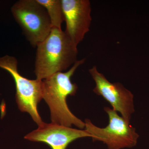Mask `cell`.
<instances>
[{"label":"cell","instance_id":"obj_1","mask_svg":"<svg viewBox=\"0 0 149 149\" xmlns=\"http://www.w3.org/2000/svg\"><path fill=\"white\" fill-rule=\"evenodd\" d=\"M85 58L77 60L65 72H57L42 80L43 99L49 108L52 123L71 127L72 125L83 129L85 123L71 112L67 104L68 96L75 95L77 86L71 78Z\"/></svg>","mask_w":149,"mask_h":149},{"label":"cell","instance_id":"obj_2","mask_svg":"<svg viewBox=\"0 0 149 149\" xmlns=\"http://www.w3.org/2000/svg\"><path fill=\"white\" fill-rule=\"evenodd\" d=\"M75 45L64 31L52 27L50 34L37 46L35 72L42 80L66 70L77 61Z\"/></svg>","mask_w":149,"mask_h":149},{"label":"cell","instance_id":"obj_3","mask_svg":"<svg viewBox=\"0 0 149 149\" xmlns=\"http://www.w3.org/2000/svg\"><path fill=\"white\" fill-rule=\"evenodd\" d=\"M11 11L32 47H37L50 33L52 27L47 11L37 0H19L14 4Z\"/></svg>","mask_w":149,"mask_h":149},{"label":"cell","instance_id":"obj_4","mask_svg":"<svg viewBox=\"0 0 149 149\" xmlns=\"http://www.w3.org/2000/svg\"><path fill=\"white\" fill-rule=\"evenodd\" d=\"M109 119L105 128H100L85 119V130L90 133L94 141H100L105 144L109 149H121L135 146L139 135L136 128L118 115L117 112L109 107L104 108Z\"/></svg>","mask_w":149,"mask_h":149},{"label":"cell","instance_id":"obj_5","mask_svg":"<svg viewBox=\"0 0 149 149\" xmlns=\"http://www.w3.org/2000/svg\"><path fill=\"white\" fill-rule=\"evenodd\" d=\"M17 60L12 56L0 57V68L13 77L16 88V101L22 112L28 113L38 126L44 123L37 110V105L43 99L42 80H29L22 76L17 69Z\"/></svg>","mask_w":149,"mask_h":149},{"label":"cell","instance_id":"obj_6","mask_svg":"<svg viewBox=\"0 0 149 149\" xmlns=\"http://www.w3.org/2000/svg\"><path fill=\"white\" fill-rule=\"evenodd\" d=\"M89 71L95 83L93 92L102 96L110 104L112 109L120 113L122 117L130 123L131 115L135 111L133 93L121 83H111L96 66Z\"/></svg>","mask_w":149,"mask_h":149},{"label":"cell","instance_id":"obj_7","mask_svg":"<svg viewBox=\"0 0 149 149\" xmlns=\"http://www.w3.org/2000/svg\"><path fill=\"white\" fill-rule=\"evenodd\" d=\"M66 24L65 34L77 45L90 31L92 18L89 0H61Z\"/></svg>","mask_w":149,"mask_h":149},{"label":"cell","instance_id":"obj_8","mask_svg":"<svg viewBox=\"0 0 149 149\" xmlns=\"http://www.w3.org/2000/svg\"><path fill=\"white\" fill-rule=\"evenodd\" d=\"M85 137L91 138L90 133L85 129H75L52 123H44L24 138L34 142L45 143L52 149H66L71 142Z\"/></svg>","mask_w":149,"mask_h":149},{"label":"cell","instance_id":"obj_9","mask_svg":"<svg viewBox=\"0 0 149 149\" xmlns=\"http://www.w3.org/2000/svg\"><path fill=\"white\" fill-rule=\"evenodd\" d=\"M37 1L47 10L50 19L52 27L61 29V24L64 21L61 0Z\"/></svg>","mask_w":149,"mask_h":149}]
</instances>
